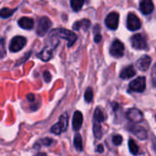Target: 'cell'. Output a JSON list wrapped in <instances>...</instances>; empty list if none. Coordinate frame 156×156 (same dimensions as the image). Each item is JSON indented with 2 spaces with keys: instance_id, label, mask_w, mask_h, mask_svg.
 <instances>
[{
  "instance_id": "cell-1",
  "label": "cell",
  "mask_w": 156,
  "mask_h": 156,
  "mask_svg": "<svg viewBox=\"0 0 156 156\" xmlns=\"http://www.w3.org/2000/svg\"><path fill=\"white\" fill-rule=\"evenodd\" d=\"M51 36H52V37H61V38L67 40L68 47H71L77 40V36L75 35V33L71 30H68L65 28H58V29L52 31Z\"/></svg>"
},
{
  "instance_id": "cell-2",
  "label": "cell",
  "mask_w": 156,
  "mask_h": 156,
  "mask_svg": "<svg viewBox=\"0 0 156 156\" xmlns=\"http://www.w3.org/2000/svg\"><path fill=\"white\" fill-rule=\"evenodd\" d=\"M68 114L65 112L63 113L60 117H59V121L54 124L52 127H51V133H54V134H60L61 133L65 132L68 128Z\"/></svg>"
},
{
  "instance_id": "cell-3",
  "label": "cell",
  "mask_w": 156,
  "mask_h": 156,
  "mask_svg": "<svg viewBox=\"0 0 156 156\" xmlns=\"http://www.w3.org/2000/svg\"><path fill=\"white\" fill-rule=\"evenodd\" d=\"M146 88V79L144 77H138L129 84V90L133 92H143Z\"/></svg>"
},
{
  "instance_id": "cell-4",
  "label": "cell",
  "mask_w": 156,
  "mask_h": 156,
  "mask_svg": "<svg viewBox=\"0 0 156 156\" xmlns=\"http://www.w3.org/2000/svg\"><path fill=\"white\" fill-rule=\"evenodd\" d=\"M131 43H132L133 48H134L135 49L141 50V49L147 48L146 38L142 34H136V35L133 36L132 38H131Z\"/></svg>"
},
{
  "instance_id": "cell-5",
  "label": "cell",
  "mask_w": 156,
  "mask_h": 156,
  "mask_svg": "<svg viewBox=\"0 0 156 156\" xmlns=\"http://www.w3.org/2000/svg\"><path fill=\"white\" fill-rule=\"evenodd\" d=\"M52 23L50 21V19L47 16H43L40 18L38 25H37V34L40 37H43L47 34V32L48 31V29L50 28Z\"/></svg>"
},
{
  "instance_id": "cell-6",
  "label": "cell",
  "mask_w": 156,
  "mask_h": 156,
  "mask_svg": "<svg viewBox=\"0 0 156 156\" xmlns=\"http://www.w3.org/2000/svg\"><path fill=\"white\" fill-rule=\"evenodd\" d=\"M26 42H27V40L24 37L16 36V37H13L10 42V45H9L10 51L11 52H18L25 47Z\"/></svg>"
},
{
  "instance_id": "cell-7",
  "label": "cell",
  "mask_w": 156,
  "mask_h": 156,
  "mask_svg": "<svg viewBox=\"0 0 156 156\" xmlns=\"http://www.w3.org/2000/svg\"><path fill=\"white\" fill-rule=\"evenodd\" d=\"M110 53L114 58H122L124 54V45L122 42L118 39L114 40L111 46Z\"/></svg>"
},
{
  "instance_id": "cell-8",
  "label": "cell",
  "mask_w": 156,
  "mask_h": 156,
  "mask_svg": "<svg viewBox=\"0 0 156 156\" xmlns=\"http://www.w3.org/2000/svg\"><path fill=\"white\" fill-rule=\"evenodd\" d=\"M128 130L133 133L139 140H146L148 138V133L145 128L140 126V125H129Z\"/></svg>"
},
{
  "instance_id": "cell-9",
  "label": "cell",
  "mask_w": 156,
  "mask_h": 156,
  "mask_svg": "<svg viewBox=\"0 0 156 156\" xmlns=\"http://www.w3.org/2000/svg\"><path fill=\"white\" fill-rule=\"evenodd\" d=\"M141 26H142V23H141L139 17L135 14L130 13L127 17V27L131 31H135V30L140 29Z\"/></svg>"
},
{
  "instance_id": "cell-10",
  "label": "cell",
  "mask_w": 156,
  "mask_h": 156,
  "mask_svg": "<svg viewBox=\"0 0 156 156\" xmlns=\"http://www.w3.org/2000/svg\"><path fill=\"white\" fill-rule=\"evenodd\" d=\"M126 117L132 122H134L135 123V122H140L143 121L144 114H143V112L140 110H138L136 108H132V109H130V110L127 111Z\"/></svg>"
},
{
  "instance_id": "cell-11",
  "label": "cell",
  "mask_w": 156,
  "mask_h": 156,
  "mask_svg": "<svg viewBox=\"0 0 156 156\" xmlns=\"http://www.w3.org/2000/svg\"><path fill=\"white\" fill-rule=\"evenodd\" d=\"M119 14L116 13V12H112L110 13L106 19H105V23H106V26L110 28V29H112V30H115L117 29L118 26H119Z\"/></svg>"
},
{
  "instance_id": "cell-12",
  "label": "cell",
  "mask_w": 156,
  "mask_h": 156,
  "mask_svg": "<svg viewBox=\"0 0 156 156\" xmlns=\"http://www.w3.org/2000/svg\"><path fill=\"white\" fill-rule=\"evenodd\" d=\"M154 9V5L152 0H141L140 2V10L144 15L151 14Z\"/></svg>"
},
{
  "instance_id": "cell-13",
  "label": "cell",
  "mask_w": 156,
  "mask_h": 156,
  "mask_svg": "<svg viewBox=\"0 0 156 156\" xmlns=\"http://www.w3.org/2000/svg\"><path fill=\"white\" fill-rule=\"evenodd\" d=\"M151 62H152V58L149 57V56H144L142 57L136 63V66L137 68L142 70V71H145L149 69L150 65H151Z\"/></svg>"
},
{
  "instance_id": "cell-14",
  "label": "cell",
  "mask_w": 156,
  "mask_h": 156,
  "mask_svg": "<svg viewBox=\"0 0 156 156\" xmlns=\"http://www.w3.org/2000/svg\"><path fill=\"white\" fill-rule=\"evenodd\" d=\"M83 122V116L82 113L80 111H77L73 114V119H72V126L75 131H78L80 129L81 125Z\"/></svg>"
},
{
  "instance_id": "cell-15",
  "label": "cell",
  "mask_w": 156,
  "mask_h": 156,
  "mask_svg": "<svg viewBox=\"0 0 156 156\" xmlns=\"http://www.w3.org/2000/svg\"><path fill=\"white\" fill-rule=\"evenodd\" d=\"M18 25L20 27L29 30V29H32L34 27V20L30 17L23 16L18 20Z\"/></svg>"
},
{
  "instance_id": "cell-16",
  "label": "cell",
  "mask_w": 156,
  "mask_h": 156,
  "mask_svg": "<svg viewBox=\"0 0 156 156\" xmlns=\"http://www.w3.org/2000/svg\"><path fill=\"white\" fill-rule=\"evenodd\" d=\"M135 74H136V72H135V69H133V67L129 66V67L124 68L122 70V72L120 73V77L122 79H130V78H133Z\"/></svg>"
},
{
  "instance_id": "cell-17",
  "label": "cell",
  "mask_w": 156,
  "mask_h": 156,
  "mask_svg": "<svg viewBox=\"0 0 156 156\" xmlns=\"http://www.w3.org/2000/svg\"><path fill=\"white\" fill-rule=\"evenodd\" d=\"M90 26V21L88 19H82L80 20L78 22H76L75 24H73V28L75 30H80L81 28H83L84 30H87Z\"/></svg>"
},
{
  "instance_id": "cell-18",
  "label": "cell",
  "mask_w": 156,
  "mask_h": 156,
  "mask_svg": "<svg viewBox=\"0 0 156 156\" xmlns=\"http://www.w3.org/2000/svg\"><path fill=\"white\" fill-rule=\"evenodd\" d=\"M53 53V48H45L39 54L38 57L43 60V61H48L51 58Z\"/></svg>"
},
{
  "instance_id": "cell-19",
  "label": "cell",
  "mask_w": 156,
  "mask_h": 156,
  "mask_svg": "<svg viewBox=\"0 0 156 156\" xmlns=\"http://www.w3.org/2000/svg\"><path fill=\"white\" fill-rule=\"evenodd\" d=\"M104 120H105V117H104V114H103L101 109L96 108V110L94 112V115H93V122H97V123H101Z\"/></svg>"
},
{
  "instance_id": "cell-20",
  "label": "cell",
  "mask_w": 156,
  "mask_h": 156,
  "mask_svg": "<svg viewBox=\"0 0 156 156\" xmlns=\"http://www.w3.org/2000/svg\"><path fill=\"white\" fill-rule=\"evenodd\" d=\"M84 2L85 0H70V5L74 11L78 12L82 8Z\"/></svg>"
},
{
  "instance_id": "cell-21",
  "label": "cell",
  "mask_w": 156,
  "mask_h": 156,
  "mask_svg": "<svg viewBox=\"0 0 156 156\" xmlns=\"http://www.w3.org/2000/svg\"><path fill=\"white\" fill-rule=\"evenodd\" d=\"M74 146L77 151H79V152L82 151V148H83L82 147V138L80 133H77L74 136Z\"/></svg>"
},
{
  "instance_id": "cell-22",
  "label": "cell",
  "mask_w": 156,
  "mask_h": 156,
  "mask_svg": "<svg viewBox=\"0 0 156 156\" xmlns=\"http://www.w3.org/2000/svg\"><path fill=\"white\" fill-rule=\"evenodd\" d=\"M129 149H130V152L132 154H133V155L139 154V146L133 139L129 140Z\"/></svg>"
},
{
  "instance_id": "cell-23",
  "label": "cell",
  "mask_w": 156,
  "mask_h": 156,
  "mask_svg": "<svg viewBox=\"0 0 156 156\" xmlns=\"http://www.w3.org/2000/svg\"><path fill=\"white\" fill-rule=\"evenodd\" d=\"M93 133L95 137L98 139H101L102 137V129L101 123H97V122L93 123Z\"/></svg>"
},
{
  "instance_id": "cell-24",
  "label": "cell",
  "mask_w": 156,
  "mask_h": 156,
  "mask_svg": "<svg viewBox=\"0 0 156 156\" xmlns=\"http://www.w3.org/2000/svg\"><path fill=\"white\" fill-rule=\"evenodd\" d=\"M14 11H15V9H10V8H7V7L2 8L0 10V17H3V18L9 17L13 14Z\"/></svg>"
},
{
  "instance_id": "cell-25",
  "label": "cell",
  "mask_w": 156,
  "mask_h": 156,
  "mask_svg": "<svg viewBox=\"0 0 156 156\" xmlns=\"http://www.w3.org/2000/svg\"><path fill=\"white\" fill-rule=\"evenodd\" d=\"M54 140L53 139H51V138H44V139H41L40 141H38V144H39V147H40V145H44V146H50L51 144H54Z\"/></svg>"
},
{
  "instance_id": "cell-26",
  "label": "cell",
  "mask_w": 156,
  "mask_h": 156,
  "mask_svg": "<svg viewBox=\"0 0 156 156\" xmlns=\"http://www.w3.org/2000/svg\"><path fill=\"white\" fill-rule=\"evenodd\" d=\"M93 98V90L91 88H88L87 90L85 91V95H84V99L86 102H90L92 101Z\"/></svg>"
},
{
  "instance_id": "cell-27",
  "label": "cell",
  "mask_w": 156,
  "mask_h": 156,
  "mask_svg": "<svg viewBox=\"0 0 156 156\" xmlns=\"http://www.w3.org/2000/svg\"><path fill=\"white\" fill-rule=\"evenodd\" d=\"M122 137L121 136V135H114L113 137H112V143H113V144L114 145H116V146H119V145H121L122 144Z\"/></svg>"
},
{
  "instance_id": "cell-28",
  "label": "cell",
  "mask_w": 156,
  "mask_h": 156,
  "mask_svg": "<svg viewBox=\"0 0 156 156\" xmlns=\"http://www.w3.org/2000/svg\"><path fill=\"white\" fill-rule=\"evenodd\" d=\"M43 78H44V80H45L47 83L49 82V81L51 80V74H50V72L48 71V70L44 71V73H43Z\"/></svg>"
},
{
  "instance_id": "cell-29",
  "label": "cell",
  "mask_w": 156,
  "mask_h": 156,
  "mask_svg": "<svg viewBox=\"0 0 156 156\" xmlns=\"http://www.w3.org/2000/svg\"><path fill=\"white\" fill-rule=\"evenodd\" d=\"M94 41H95L96 43H100V42L101 41V33H100V32H99V33L95 32V36H94Z\"/></svg>"
},
{
  "instance_id": "cell-30",
  "label": "cell",
  "mask_w": 156,
  "mask_h": 156,
  "mask_svg": "<svg viewBox=\"0 0 156 156\" xmlns=\"http://www.w3.org/2000/svg\"><path fill=\"white\" fill-rule=\"evenodd\" d=\"M155 66H154L153 68V72H152V75H153V84L154 86H155Z\"/></svg>"
},
{
  "instance_id": "cell-31",
  "label": "cell",
  "mask_w": 156,
  "mask_h": 156,
  "mask_svg": "<svg viewBox=\"0 0 156 156\" xmlns=\"http://www.w3.org/2000/svg\"><path fill=\"white\" fill-rule=\"evenodd\" d=\"M103 146L101 145V144H100L98 147H97V152H99V153H103Z\"/></svg>"
},
{
  "instance_id": "cell-32",
  "label": "cell",
  "mask_w": 156,
  "mask_h": 156,
  "mask_svg": "<svg viewBox=\"0 0 156 156\" xmlns=\"http://www.w3.org/2000/svg\"><path fill=\"white\" fill-rule=\"evenodd\" d=\"M34 156H48L45 153H38V154H37L36 155Z\"/></svg>"
}]
</instances>
